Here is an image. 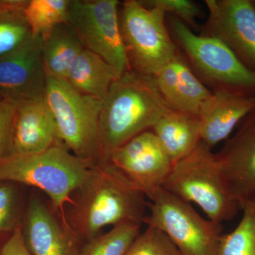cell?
Here are the masks:
<instances>
[{
  "mask_svg": "<svg viewBox=\"0 0 255 255\" xmlns=\"http://www.w3.org/2000/svg\"><path fill=\"white\" fill-rule=\"evenodd\" d=\"M125 255H179V253L164 233L147 226L135 238Z\"/></svg>",
  "mask_w": 255,
  "mask_h": 255,
  "instance_id": "cell-26",
  "label": "cell"
},
{
  "mask_svg": "<svg viewBox=\"0 0 255 255\" xmlns=\"http://www.w3.org/2000/svg\"><path fill=\"white\" fill-rule=\"evenodd\" d=\"M165 13L137 0L119 7V23L130 69L155 76L179 53L165 24Z\"/></svg>",
  "mask_w": 255,
  "mask_h": 255,
  "instance_id": "cell-7",
  "label": "cell"
},
{
  "mask_svg": "<svg viewBox=\"0 0 255 255\" xmlns=\"http://www.w3.org/2000/svg\"><path fill=\"white\" fill-rule=\"evenodd\" d=\"M154 78L159 93L172 110L196 117L212 94L196 76L180 52Z\"/></svg>",
  "mask_w": 255,
  "mask_h": 255,
  "instance_id": "cell-17",
  "label": "cell"
},
{
  "mask_svg": "<svg viewBox=\"0 0 255 255\" xmlns=\"http://www.w3.org/2000/svg\"><path fill=\"white\" fill-rule=\"evenodd\" d=\"M253 2H254V4L255 5V1H253Z\"/></svg>",
  "mask_w": 255,
  "mask_h": 255,
  "instance_id": "cell-32",
  "label": "cell"
},
{
  "mask_svg": "<svg viewBox=\"0 0 255 255\" xmlns=\"http://www.w3.org/2000/svg\"><path fill=\"white\" fill-rule=\"evenodd\" d=\"M24 210L19 184L0 180V236L21 227Z\"/></svg>",
  "mask_w": 255,
  "mask_h": 255,
  "instance_id": "cell-24",
  "label": "cell"
},
{
  "mask_svg": "<svg viewBox=\"0 0 255 255\" xmlns=\"http://www.w3.org/2000/svg\"><path fill=\"white\" fill-rule=\"evenodd\" d=\"M172 37L187 56V63L204 85L255 97V72L245 66L223 42L196 34L185 23L171 16Z\"/></svg>",
  "mask_w": 255,
  "mask_h": 255,
  "instance_id": "cell-6",
  "label": "cell"
},
{
  "mask_svg": "<svg viewBox=\"0 0 255 255\" xmlns=\"http://www.w3.org/2000/svg\"><path fill=\"white\" fill-rule=\"evenodd\" d=\"M0 255H31L25 244L21 227L6 238L0 248Z\"/></svg>",
  "mask_w": 255,
  "mask_h": 255,
  "instance_id": "cell-29",
  "label": "cell"
},
{
  "mask_svg": "<svg viewBox=\"0 0 255 255\" xmlns=\"http://www.w3.org/2000/svg\"><path fill=\"white\" fill-rule=\"evenodd\" d=\"M83 49L68 23L57 26L42 39V60L47 78L65 80L72 63Z\"/></svg>",
  "mask_w": 255,
  "mask_h": 255,
  "instance_id": "cell-20",
  "label": "cell"
},
{
  "mask_svg": "<svg viewBox=\"0 0 255 255\" xmlns=\"http://www.w3.org/2000/svg\"><path fill=\"white\" fill-rule=\"evenodd\" d=\"M141 225L124 223L82 245L78 255H125L140 234Z\"/></svg>",
  "mask_w": 255,
  "mask_h": 255,
  "instance_id": "cell-23",
  "label": "cell"
},
{
  "mask_svg": "<svg viewBox=\"0 0 255 255\" xmlns=\"http://www.w3.org/2000/svg\"><path fill=\"white\" fill-rule=\"evenodd\" d=\"M162 189L196 204L208 219L220 224L234 219L241 210L228 189L217 153L201 142L174 164Z\"/></svg>",
  "mask_w": 255,
  "mask_h": 255,
  "instance_id": "cell-4",
  "label": "cell"
},
{
  "mask_svg": "<svg viewBox=\"0 0 255 255\" xmlns=\"http://www.w3.org/2000/svg\"><path fill=\"white\" fill-rule=\"evenodd\" d=\"M243 216L236 228L220 239L216 255H255V202L241 206Z\"/></svg>",
  "mask_w": 255,
  "mask_h": 255,
  "instance_id": "cell-22",
  "label": "cell"
},
{
  "mask_svg": "<svg viewBox=\"0 0 255 255\" xmlns=\"http://www.w3.org/2000/svg\"><path fill=\"white\" fill-rule=\"evenodd\" d=\"M217 155L228 189L241 207L255 202V108Z\"/></svg>",
  "mask_w": 255,
  "mask_h": 255,
  "instance_id": "cell-13",
  "label": "cell"
},
{
  "mask_svg": "<svg viewBox=\"0 0 255 255\" xmlns=\"http://www.w3.org/2000/svg\"><path fill=\"white\" fill-rule=\"evenodd\" d=\"M92 165L60 142L40 153L11 155L1 159L0 180L40 189L49 197L54 211L63 214Z\"/></svg>",
  "mask_w": 255,
  "mask_h": 255,
  "instance_id": "cell-3",
  "label": "cell"
},
{
  "mask_svg": "<svg viewBox=\"0 0 255 255\" xmlns=\"http://www.w3.org/2000/svg\"><path fill=\"white\" fill-rule=\"evenodd\" d=\"M21 228L31 255H78L83 244L37 196L30 198Z\"/></svg>",
  "mask_w": 255,
  "mask_h": 255,
  "instance_id": "cell-14",
  "label": "cell"
},
{
  "mask_svg": "<svg viewBox=\"0 0 255 255\" xmlns=\"http://www.w3.org/2000/svg\"><path fill=\"white\" fill-rule=\"evenodd\" d=\"M28 0H0V15L23 11Z\"/></svg>",
  "mask_w": 255,
  "mask_h": 255,
  "instance_id": "cell-30",
  "label": "cell"
},
{
  "mask_svg": "<svg viewBox=\"0 0 255 255\" xmlns=\"http://www.w3.org/2000/svg\"><path fill=\"white\" fill-rule=\"evenodd\" d=\"M118 0H70L68 23L82 46L107 62L120 78L130 70L119 23Z\"/></svg>",
  "mask_w": 255,
  "mask_h": 255,
  "instance_id": "cell-9",
  "label": "cell"
},
{
  "mask_svg": "<svg viewBox=\"0 0 255 255\" xmlns=\"http://www.w3.org/2000/svg\"><path fill=\"white\" fill-rule=\"evenodd\" d=\"M118 78L107 62L84 48L72 63L65 81L80 93L102 101Z\"/></svg>",
  "mask_w": 255,
  "mask_h": 255,
  "instance_id": "cell-19",
  "label": "cell"
},
{
  "mask_svg": "<svg viewBox=\"0 0 255 255\" xmlns=\"http://www.w3.org/2000/svg\"><path fill=\"white\" fill-rule=\"evenodd\" d=\"M172 109L155 78L130 70L117 79L102 100L100 131L103 158L138 134L151 130Z\"/></svg>",
  "mask_w": 255,
  "mask_h": 255,
  "instance_id": "cell-2",
  "label": "cell"
},
{
  "mask_svg": "<svg viewBox=\"0 0 255 255\" xmlns=\"http://www.w3.org/2000/svg\"><path fill=\"white\" fill-rule=\"evenodd\" d=\"M105 159L148 199L163 187L174 165L151 130L132 137Z\"/></svg>",
  "mask_w": 255,
  "mask_h": 255,
  "instance_id": "cell-10",
  "label": "cell"
},
{
  "mask_svg": "<svg viewBox=\"0 0 255 255\" xmlns=\"http://www.w3.org/2000/svg\"><path fill=\"white\" fill-rule=\"evenodd\" d=\"M145 198L107 159H102L92 164L85 182L72 195L62 220L85 243L107 226L141 225L148 204Z\"/></svg>",
  "mask_w": 255,
  "mask_h": 255,
  "instance_id": "cell-1",
  "label": "cell"
},
{
  "mask_svg": "<svg viewBox=\"0 0 255 255\" xmlns=\"http://www.w3.org/2000/svg\"><path fill=\"white\" fill-rule=\"evenodd\" d=\"M1 99H2V97H1V96H0V100H1Z\"/></svg>",
  "mask_w": 255,
  "mask_h": 255,
  "instance_id": "cell-31",
  "label": "cell"
},
{
  "mask_svg": "<svg viewBox=\"0 0 255 255\" xmlns=\"http://www.w3.org/2000/svg\"><path fill=\"white\" fill-rule=\"evenodd\" d=\"M70 0H28L23 11L31 36L46 38L58 25L68 23Z\"/></svg>",
  "mask_w": 255,
  "mask_h": 255,
  "instance_id": "cell-21",
  "label": "cell"
},
{
  "mask_svg": "<svg viewBox=\"0 0 255 255\" xmlns=\"http://www.w3.org/2000/svg\"><path fill=\"white\" fill-rule=\"evenodd\" d=\"M255 108V97L228 90H214L199 112L201 142L212 149L226 140Z\"/></svg>",
  "mask_w": 255,
  "mask_h": 255,
  "instance_id": "cell-15",
  "label": "cell"
},
{
  "mask_svg": "<svg viewBox=\"0 0 255 255\" xmlns=\"http://www.w3.org/2000/svg\"><path fill=\"white\" fill-rule=\"evenodd\" d=\"M42 39L30 36L21 46L0 57V96L18 101L43 98L47 76Z\"/></svg>",
  "mask_w": 255,
  "mask_h": 255,
  "instance_id": "cell-12",
  "label": "cell"
},
{
  "mask_svg": "<svg viewBox=\"0 0 255 255\" xmlns=\"http://www.w3.org/2000/svg\"><path fill=\"white\" fill-rule=\"evenodd\" d=\"M147 204L143 223L164 233L179 255H216L222 224L201 217L191 204L160 189Z\"/></svg>",
  "mask_w": 255,
  "mask_h": 255,
  "instance_id": "cell-8",
  "label": "cell"
},
{
  "mask_svg": "<svg viewBox=\"0 0 255 255\" xmlns=\"http://www.w3.org/2000/svg\"><path fill=\"white\" fill-rule=\"evenodd\" d=\"M17 102L10 99L0 100V157L13 154L15 117Z\"/></svg>",
  "mask_w": 255,
  "mask_h": 255,
  "instance_id": "cell-28",
  "label": "cell"
},
{
  "mask_svg": "<svg viewBox=\"0 0 255 255\" xmlns=\"http://www.w3.org/2000/svg\"><path fill=\"white\" fill-rule=\"evenodd\" d=\"M44 100L54 119L60 141L93 164L103 158L100 131L102 101L83 95L65 80L47 78Z\"/></svg>",
  "mask_w": 255,
  "mask_h": 255,
  "instance_id": "cell-5",
  "label": "cell"
},
{
  "mask_svg": "<svg viewBox=\"0 0 255 255\" xmlns=\"http://www.w3.org/2000/svg\"><path fill=\"white\" fill-rule=\"evenodd\" d=\"M208 18L201 35L223 42L255 72V5L252 0H205Z\"/></svg>",
  "mask_w": 255,
  "mask_h": 255,
  "instance_id": "cell-11",
  "label": "cell"
},
{
  "mask_svg": "<svg viewBox=\"0 0 255 255\" xmlns=\"http://www.w3.org/2000/svg\"><path fill=\"white\" fill-rule=\"evenodd\" d=\"M60 142L44 97L17 102L12 155L40 153Z\"/></svg>",
  "mask_w": 255,
  "mask_h": 255,
  "instance_id": "cell-16",
  "label": "cell"
},
{
  "mask_svg": "<svg viewBox=\"0 0 255 255\" xmlns=\"http://www.w3.org/2000/svg\"><path fill=\"white\" fill-rule=\"evenodd\" d=\"M148 7L162 10L166 14H172L187 26L196 28V20L203 16L201 6L191 0H145L140 1Z\"/></svg>",
  "mask_w": 255,
  "mask_h": 255,
  "instance_id": "cell-27",
  "label": "cell"
},
{
  "mask_svg": "<svg viewBox=\"0 0 255 255\" xmlns=\"http://www.w3.org/2000/svg\"><path fill=\"white\" fill-rule=\"evenodd\" d=\"M1 157H0V162H1Z\"/></svg>",
  "mask_w": 255,
  "mask_h": 255,
  "instance_id": "cell-33",
  "label": "cell"
},
{
  "mask_svg": "<svg viewBox=\"0 0 255 255\" xmlns=\"http://www.w3.org/2000/svg\"><path fill=\"white\" fill-rule=\"evenodd\" d=\"M31 36L23 11L0 15V57L16 49Z\"/></svg>",
  "mask_w": 255,
  "mask_h": 255,
  "instance_id": "cell-25",
  "label": "cell"
},
{
  "mask_svg": "<svg viewBox=\"0 0 255 255\" xmlns=\"http://www.w3.org/2000/svg\"><path fill=\"white\" fill-rule=\"evenodd\" d=\"M151 130L173 164L191 154L201 142L198 117L177 110L164 114Z\"/></svg>",
  "mask_w": 255,
  "mask_h": 255,
  "instance_id": "cell-18",
  "label": "cell"
}]
</instances>
